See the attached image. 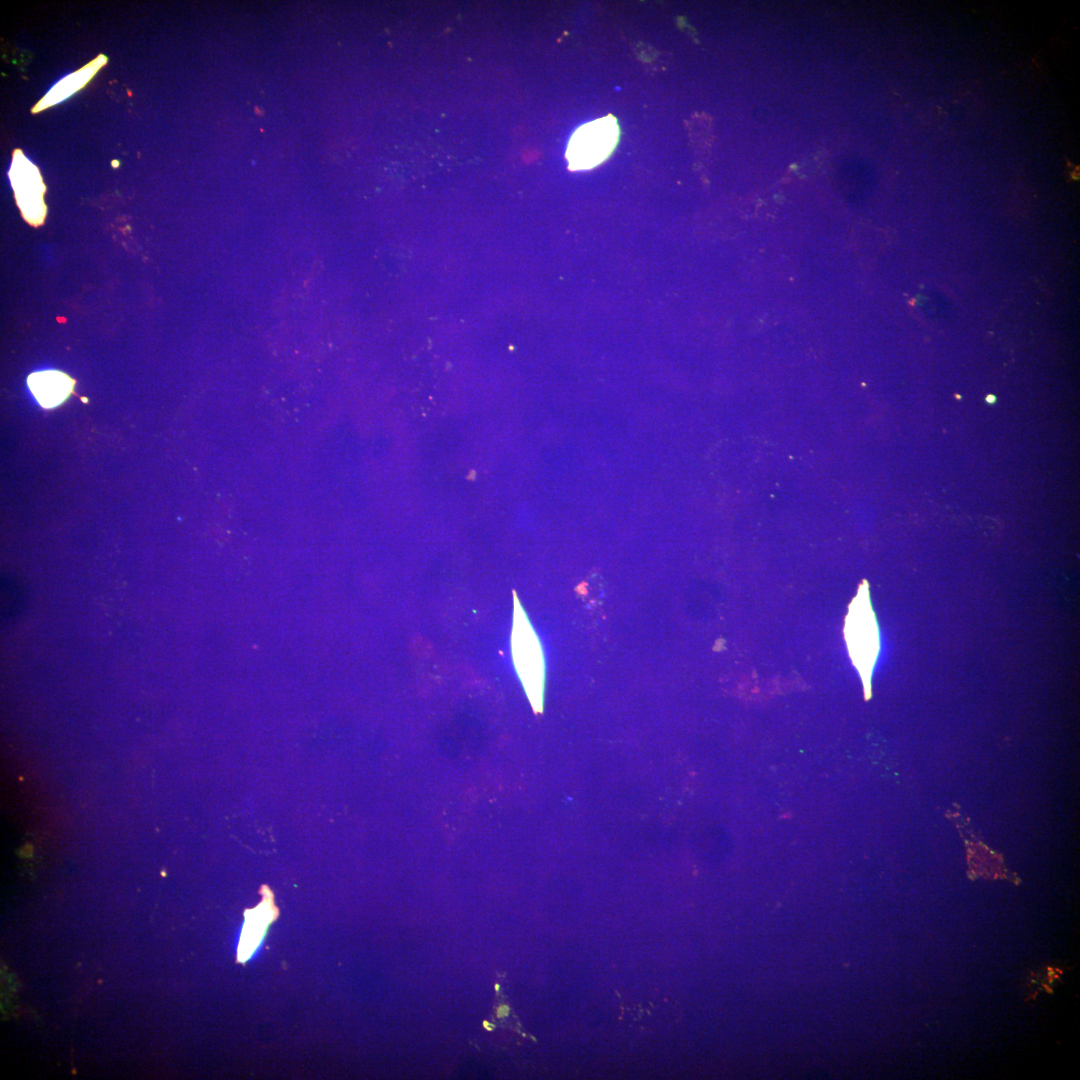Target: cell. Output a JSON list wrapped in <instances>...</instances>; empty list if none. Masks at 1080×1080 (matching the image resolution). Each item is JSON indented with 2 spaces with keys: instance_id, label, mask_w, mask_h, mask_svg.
I'll return each mask as SVG.
<instances>
[{
  "instance_id": "1",
  "label": "cell",
  "mask_w": 1080,
  "mask_h": 1080,
  "mask_svg": "<svg viewBox=\"0 0 1080 1080\" xmlns=\"http://www.w3.org/2000/svg\"><path fill=\"white\" fill-rule=\"evenodd\" d=\"M619 138V126L608 115L580 126L572 135L566 152L569 168L590 169L603 162L614 150Z\"/></svg>"
},
{
  "instance_id": "2",
  "label": "cell",
  "mask_w": 1080,
  "mask_h": 1080,
  "mask_svg": "<svg viewBox=\"0 0 1080 1080\" xmlns=\"http://www.w3.org/2000/svg\"><path fill=\"white\" fill-rule=\"evenodd\" d=\"M512 647L515 666L530 702L536 710H540L544 679L541 647L524 612L520 606H517V603L514 613Z\"/></svg>"
},
{
  "instance_id": "3",
  "label": "cell",
  "mask_w": 1080,
  "mask_h": 1080,
  "mask_svg": "<svg viewBox=\"0 0 1080 1080\" xmlns=\"http://www.w3.org/2000/svg\"><path fill=\"white\" fill-rule=\"evenodd\" d=\"M9 178L23 218L33 226L41 225L46 217L45 185L38 168L20 149L13 153Z\"/></svg>"
},
{
  "instance_id": "4",
  "label": "cell",
  "mask_w": 1080,
  "mask_h": 1080,
  "mask_svg": "<svg viewBox=\"0 0 1080 1080\" xmlns=\"http://www.w3.org/2000/svg\"><path fill=\"white\" fill-rule=\"evenodd\" d=\"M27 383L38 403L46 409L62 404L72 393L75 381L67 374L57 370L32 373Z\"/></svg>"
},
{
  "instance_id": "5",
  "label": "cell",
  "mask_w": 1080,
  "mask_h": 1080,
  "mask_svg": "<svg viewBox=\"0 0 1080 1080\" xmlns=\"http://www.w3.org/2000/svg\"><path fill=\"white\" fill-rule=\"evenodd\" d=\"M107 62V57L100 54L94 60L74 73L60 80L50 91L32 108V113L40 112L64 101L72 94L83 88Z\"/></svg>"
},
{
  "instance_id": "6",
  "label": "cell",
  "mask_w": 1080,
  "mask_h": 1080,
  "mask_svg": "<svg viewBox=\"0 0 1080 1080\" xmlns=\"http://www.w3.org/2000/svg\"><path fill=\"white\" fill-rule=\"evenodd\" d=\"M21 587L15 583H2V610L5 617H11L22 606Z\"/></svg>"
},
{
  "instance_id": "7",
  "label": "cell",
  "mask_w": 1080,
  "mask_h": 1080,
  "mask_svg": "<svg viewBox=\"0 0 1080 1080\" xmlns=\"http://www.w3.org/2000/svg\"><path fill=\"white\" fill-rule=\"evenodd\" d=\"M509 1010L510 1009L507 1005H502L497 1009L496 1015L497 1017L507 1016L509 1014Z\"/></svg>"
},
{
  "instance_id": "8",
  "label": "cell",
  "mask_w": 1080,
  "mask_h": 1080,
  "mask_svg": "<svg viewBox=\"0 0 1080 1080\" xmlns=\"http://www.w3.org/2000/svg\"><path fill=\"white\" fill-rule=\"evenodd\" d=\"M483 1025H484L485 1029H487V1030H489V1031H491V1030H493V1029L495 1028V1025H494V1024H491V1023H490V1022H488V1021H484V1022H483Z\"/></svg>"
}]
</instances>
